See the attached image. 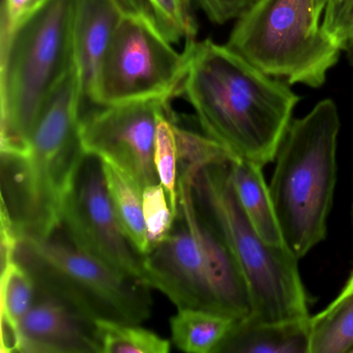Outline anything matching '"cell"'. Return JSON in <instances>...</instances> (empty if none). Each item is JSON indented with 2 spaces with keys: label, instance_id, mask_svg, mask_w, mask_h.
I'll use <instances>...</instances> for the list:
<instances>
[{
  "label": "cell",
  "instance_id": "cell-5",
  "mask_svg": "<svg viewBox=\"0 0 353 353\" xmlns=\"http://www.w3.org/2000/svg\"><path fill=\"white\" fill-rule=\"evenodd\" d=\"M77 0H41L0 45V152L24 157L51 92L74 61Z\"/></svg>",
  "mask_w": 353,
  "mask_h": 353
},
{
  "label": "cell",
  "instance_id": "cell-31",
  "mask_svg": "<svg viewBox=\"0 0 353 353\" xmlns=\"http://www.w3.org/2000/svg\"><path fill=\"white\" fill-rule=\"evenodd\" d=\"M352 218H353V203H352Z\"/></svg>",
  "mask_w": 353,
  "mask_h": 353
},
{
  "label": "cell",
  "instance_id": "cell-28",
  "mask_svg": "<svg viewBox=\"0 0 353 353\" xmlns=\"http://www.w3.org/2000/svg\"><path fill=\"white\" fill-rule=\"evenodd\" d=\"M330 0H314V8H315L316 13L322 18L324 10H325L326 5H327Z\"/></svg>",
  "mask_w": 353,
  "mask_h": 353
},
{
  "label": "cell",
  "instance_id": "cell-20",
  "mask_svg": "<svg viewBox=\"0 0 353 353\" xmlns=\"http://www.w3.org/2000/svg\"><path fill=\"white\" fill-rule=\"evenodd\" d=\"M36 284L26 268L16 259L1 268L0 303L1 318L19 324L32 307Z\"/></svg>",
  "mask_w": 353,
  "mask_h": 353
},
{
  "label": "cell",
  "instance_id": "cell-2",
  "mask_svg": "<svg viewBox=\"0 0 353 353\" xmlns=\"http://www.w3.org/2000/svg\"><path fill=\"white\" fill-rule=\"evenodd\" d=\"M84 98L75 61L41 110L24 157L1 156V212L20 237H47L63 210L85 157L79 138Z\"/></svg>",
  "mask_w": 353,
  "mask_h": 353
},
{
  "label": "cell",
  "instance_id": "cell-19",
  "mask_svg": "<svg viewBox=\"0 0 353 353\" xmlns=\"http://www.w3.org/2000/svg\"><path fill=\"white\" fill-rule=\"evenodd\" d=\"M101 353H168L170 341L140 324L97 321Z\"/></svg>",
  "mask_w": 353,
  "mask_h": 353
},
{
  "label": "cell",
  "instance_id": "cell-6",
  "mask_svg": "<svg viewBox=\"0 0 353 353\" xmlns=\"http://www.w3.org/2000/svg\"><path fill=\"white\" fill-rule=\"evenodd\" d=\"M341 121L332 99L292 119L279 145L270 188L285 245L301 259L327 233L336 183Z\"/></svg>",
  "mask_w": 353,
  "mask_h": 353
},
{
  "label": "cell",
  "instance_id": "cell-32",
  "mask_svg": "<svg viewBox=\"0 0 353 353\" xmlns=\"http://www.w3.org/2000/svg\"><path fill=\"white\" fill-rule=\"evenodd\" d=\"M353 353V352H352Z\"/></svg>",
  "mask_w": 353,
  "mask_h": 353
},
{
  "label": "cell",
  "instance_id": "cell-9",
  "mask_svg": "<svg viewBox=\"0 0 353 353\" xmlns=\"http://www.w3.org/2000/svg\"><path fill=\"white\" fill-rule=\"evenodd\" d=\"M125 0V10L101 67L90 102L110 106L179 96L190 45L183 52L159 28L150 9Z\"/></svg>",
  "mask_w": 353,
  "mask_h": 353
},
{
  "label": "cell",
  "instance_id": "cell-14",
  "mask_svg": "<svg viewBox=\"0 0 353 353\" xmlns=\"http://www.w3.org/2000/svg\"><path fill=\"white\" fill-rule=\"evenodd\" d=\"M262 169L263 167L251 161L232 159L233 187L245 216L257 234L268 245H286Z\"/></svg>",
  "mask_w": 353,
  "mask_h": 353
},
{
  "label": "cell",
  "instance_id": "cell-1",
  "mask_svg": "<svg viewBox=\"0 0 353 353\" xmlns=\"http://www.w3.org/2000/svg\"><path fill=\"white\" fill-rule=\"evenodd\" d=\"M190 45L179 96L193 107L203 134L234 158L264 167L276 158L301 97L210 39Z\"/></svg>",
  "mask_w": 353,
  "mask_h": 353
},
{
  "label": "cell",
  "instance_id": "cell-11",
  "mask_svg": "<svg viewBox=\"0 0 353 353\" xmlns=\"http://www.w3.org/2000/svg\"><path fill=\"white\" fill-rule=\"evenodd\" d=\"M169 100L135 101L82 115L79 138L86 154L117 167L142 189L160 183L154 166L159 119L171 111Z\"/></svg>",
  "mask_w": 353,
  "mask_h": 353
},
{
  "label": "cell",
  "instance_id": "cell-16",
  "mask_svg": "<svg viewBox=\"0 0 353 353\" xmlns=\"http://www.w3.org/2000/svg\"><path fill=\"white\" fill-rule=\"evenodd\" d=\"M237 320L201 309H177L170 318L172 342L188 353H218Z\"/></svg>",
  "mask_w": 353,
  "mask_h": 353
},
{
  "label": "cell",
  "instance_id": "cell-4",
  "mask_svg": "<svg viewBox=\"0 0 353 353\" xmlns=\"http://www.w3.org/2000/svg\"><path fill=\"white\" fill-rule=\"evenodd\" d=\"M234 159V158H232ZM194 168L196 202L232 256L245 282L257 323L305 321L311 315L299 260L287 245H270L245 216L231 176V161Z\"/></svg>",
  "mask_w": 353,
  "mask_h": 353
},
{
  "label": "cell",
  "instance_id": "cell-26",
  "mask_svg": "<svg viewBox=\"0 0 353 353\" xmlns=\"http://www.w3.org/2000/svg\"><path fill=\"white\" fill-rule=\"evenodd\" d=\"M255 0H192L212 23L224 26L236 20Z\"/></svg>",
  "mask_w": 353,
  "mask_h": 353
},
{
  "label": "cell",
  "instance_id": "cell-30",
  "mask_svg": "<svg viewBox=\"0 0 353 353\" xmlns=\"http://www.w3.org/2000/svg\"><path fill=\"white\" fill-rule=\"evenodd\" d=\"M343 289L353 291V272H351L350 276H349L348 281H347V283L345 284L344 288Z\"/></svg>",
  "mask_w": 353,
  "mask_h": 353
},
{
  "label": "cell",
  "instance_id": "cell-15",
  "mask_svg": "<svg viewBox=\"0 0 353 353\" xmlns=\"http://www.w3.org/2000/svg\"><path fill=\"white\" fill-rule=\"evenodd\" d=\"M218 353H309V320L284 323L241 320Z\"/></svg>",
  "mask_w": 353,
  "mask_h": 353
},
{
  "label": "cell",
  "instance_id": "cell-23",
  "mask_svg": "<svg viewBox=\"0 0 353 353\" xmlns=\"http://www.w3.org/2000/svg\"><path fill=\"white\" fill-rule=\"evenodd\" d=\"M142 199L150 253L167 239L172 230L175 216L162 183L144 188Z\"/></svg>",
  "mask_w": 353,
  "mask_h": 353
},
{
  "label": "cell",
  "instance_id": "cell-24",
  "mask_svg": "<svg viewBox=\"0 0 353 353\" xmlns=\"http://www.w3.org/2000/svg\"><path fill=\"white\" fill-rule=\"evenodd\" d=\"M179 165L201 168L212 163L234 158L205 134L195 133L175 123Z\"/></svg>",
  "mask_w": 353,
  "mask_h": 353
},
{
  "label": "cell",
  "instance_id": "cell-10",
  "mask_svg": "<svg viewBox=\"0 0 353 353\" xmlns=\"http://www.w3.org/2000/svg\"><path fill=\"white\" fill-rule=\"evenodd\" d=\"M63 228L82 251L143 282L144 257L132 243L111 201L102 161L85 154L63 210Z\"/></svg>",
  "mask_w": 353,
  "mask_h": 353
},
{
  "label": "cell",
  "instance_id": "cell-21",
  "mask_svg": "<svg viewBox=\"0 0 353 353\" xmlns=\"http://www.w3.org/2000/svg\"><path fill=\"white\" fill-rule=\"evenodd\" d=\"M174 125L171 111L161 115L154 143V166L175 216L177 210L179 152Z\"/></svg>",
  "mask_w": 353,
  "mask_h": 353
},
{
  "label": "cell",
  "instance_id": "cell-8",
  "mask_svg": "<svg viewBox=\"0 0 353 353\" xmlns=\"http://www.w3.org/2000/svg\"><path fill=\"white\" fill-rule=\"evenodd\" d=\"M15 259L34 284L94 321L141 324L150 317V287L94 259L63 226L47 237H20Z\"/></svg>",
  "mask_w": 353,
  "mask_h": 353
},
{
  "label": "cell",
  "instance_id": "cell-22",
  "mask_svg": "<svg viewBox=\"0 0 353 353\" xmlns=\"http://www.w3.org/2000/svg\"><path fill=\"white\" fill-rule=\"evenodd\" d=\"M159 28L173 44L195 42L198 34L192 0H146Z\"/></svg>",
  "mask_w": 353,
  "mask_h": 353
},
{
  "label": "cell",
  "instance_id": "cell-25",
  "mask_svg": "<svg viewBox=\"0 0 353 353\" xmlns=\"http://www.w3.org/2000/svg\"><path fill=\"white\" fill-rule=\"evenodd\" d=\"M322 28L343 49L353 40V0H330L322 15Z\"/></svg>",
  "mask_w": 353,
  "mask_h": 353
},
{
  "label": "cell",
  "instance_id": "cell-13",
  "mask_svg": "<svg viewBox=\"0 0 353 353\" xmlns=\"http://www.w3.org/2000/svg\"><path fill=\"white\" fill-rule=\"evenodd\" d=\"M125 10V0H77L73 26L74 61L85 101H90L101 67Z\"/></svg>",
  "mask_w": 353,
  "mask_h": 353
},
{
  "label": "cell",
  "instance_id": "cell-18",
  "mask_svg": "<svg viewBox=\"0 0 353 353\" xmlns=\"http://www.w3.org/2000/svg\"><path fill=\"white\" fill-rule=\"evenodd\" d=\"M107 189L115 212L132 243L140 253H148V235L143 216V189L117 167L103 162Z\"/></svg>",
  "mask_w": 353,
  "mask_h": 353
},
{
  "label": "cell",
  "instance_id": "cell-27",
  "mask_svg": "<svg viewBox=\"0 0 353 353\" xmlns=\"http://www.w3.org/2000/svg\"><path fill=\"white\" fill-rule=\"evenodd\" d=\"M41 0H3L0 24V45L7 42L18 24L40 3Z\"/></svg>",
  "mask_w": 353,
  "mask_h": 353
},
{
  "label": "cell",
  "instance_id": "cell-29",
  "mask_svg": "<svg viewBox=\"0 0 353 353\" xmlns=\"http://www.w3.org/2000/svg\"><path fill=\"white\" fill-rule=\"evenodd\" d=\"M346 54L347 61H348L349 65L353 67V40H351L348 44L345 46L344 51Z\"/></svg>",
  "mask_w": 353,
  "mask_h": 353
},
{
  "label": "cell",
  "instance_id": "cell-17",
  "mask_svg": "<svg viewBox=\"0 0 353 353\" xmlns=\"http://www.w3.org/2000/svg\"><path fill=\"white\" fill-rule=\"evenodd\" d=\"M353 352V291L343 289L309 319V353Z\"/></svg>",
  "mask_w": 353,
  "mask_h": 353
},
{
  "label": "cell",
  "instance_id": "cell-7",
  "mask_svg": "<svg viewBox=\"0 0 353 353\" xmlns=\"http://www.w3.org/2000/svg\"><path fill=\"white\" fill-rule=\"evenodd\" d=\"M320 19L314 0H255L226 45L272 77L319 88L343 52Z\"/></svg>",
  "mask_w": 353,
  "mask_h": 353
},
{
  "label": "cell",
  "instance_id": "cell-3",
  "mask_svg": "<svg viewBox=\"0 0 353 353\" xmlns=\"http://www.w3.org/2000/svg\"><path fill=\"white\" fill-rule=\"evenodd\" d=\"M193 169L179 166L177 210L167 239L144 257V284L177 309H201L237 321L251 314L245 282L232 256L196 202Z\"/></svg>",
  "mask_w": 353,
  "mask_h": 353
},
{
  "label": "cell",
  "instance_id": "cell-12",
  "mask_svg": "<svg viewBox=\"0 0 353 353\" xmlns=\"http://www.w3.org/2000/svg\"><path fill=\"white\" fill-rule=\"evenodd\" d=\"M19 327L20 353H101L97 321L38 285Z\"/></svg>",
  "mask_w": 353,
  "mask_h": 353
}]
</instances>
